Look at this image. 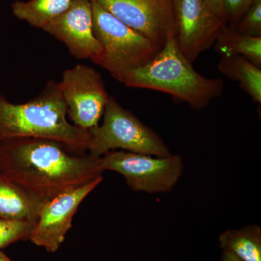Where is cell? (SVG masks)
<instances>
[{"label":"cell","instance_id":"d6986e66","mask_svg":"<svg viewBox=\"0 0 261 261\" xmlns=\"http://www.w3.org/2000/svg\"><path fill=\"white\" fill-rule=\"evenodd\" d=\"M255 0H223L227 27L235 28Z\"/></svg>","mask_w":261,"mask_h":261},{"label":"cell","instance_id":"277c9868","mask_svg":"<svg viewBox=\"0 0 261 261\" xmlns=\"http://www.w3.org/2000/svg\"><path fill=\"white\" fill-rule=\"evenodd\" d=\"M94 37L102 53L92 61L119 82L123 75L153 58L161 48L92 0Z\"/></svg>","mask_w":261,"mask_h":261},{"label":"cell","instance_id":"30bf717a","mask_svg":"<svg viewBox=\"0 0 261 261\" xmlns=\"http://www.w3.org/2000/svg\"><path fill=\"white\" fill-rule=\"evenodd\" d=\"M102 180L103 176H100L45 201L29 240L47 252H56L72 227L73 216L81 203Z\"/></svg>","mask_w":261,"mask_h":261},{"label":"cell","instance_id":"44dd1931","mask_svg":"<svg viewBox=\"0 0 261 261\" xmlns=\"http://www.w3.org/2000/svg\"><path fill=\"white\" fill-rule=\"evenodd\" d=\"M221 261H243L230 252L223 250Z\"/></svg>","mask_w":261,"mask_h":261},{"label":"cell","instance_id":"9c48e42d","mask_svg":"<svg viewBox=\"0 0 261 261\" xmlns=\"http://www.w3.org/2000/svg\"><path fill=\"white\" fill-rule=\"evenodd\" d=\"M130 29L161 48L176 37L171 0H93Z\"/></svg>","mask_w":261,"mask_h":261},{"label":"cell","instance_id":"7c38bea8","mask_svg":"<svg viewBox=\"0 0 261 261\" xmlns=\"http://www.w3.org/2000/svg\"><path fill=\"white\" fill-rule=\"evenodd\" d=\"M44 201L0 176V219L37 222Z\"/></svg>","mask_w":261,"mask_h":261},{"label":"cell","instance_id":"8992f818","mask_svg":"<svg viewBox=\"0 0 261 261\" xmlns=\"http://www.w3.org/2000/svg\"><path fill=\"white\" fill-rule=\"evenodd\" d=\"M104 171L121 174L135 192L149 194L172 191L181 177L184 162L178 154L157 157L123 150H113L100 158Z\"/></svg>","mask_w":261,"mask_h":261},{"label":"cell","instance_id":"ac0fdd59","mask_svg":"<svg viewBox=\"0 0 261 261\" xmlns=\"http://www.w3.org/2000/svg\"><path fill=\"white\" fill-rule=\"evenodd\" d=\"M235 29L238 32L261 37V0H255Z\"/></svg>","mask_w":261,"mask_h":261},{"label":"cell","instance_id":"9a60e30c","mask_svg":"<svg viewBox=\"0 0 261 261\" xmlns=\"http://www.w3.org/2000/svg\"><path fill=\"white\" fill-rule=\"evenodd\" d=\"M72 0H29L15 1L13 14L35 28L44 29L69 8Z\"/></svg>","mask_w":261,"mask_h":261},{"label":"cell","instance_id":"ffe728a7","mask_svg":"<svg viewBox=\"0 0 261 261\" xmlns=\"http://www.w3.org/2000/svg\"><path fill=\"white\" fill-rule=\"evenodd\" d=\"M205 1L211 8V10H212L218 16H219L220 18L223 19V20L226 22L224 2H223V0H205Z\"/></svg>","mask_w":261,"mask_h":261},{"label":"cell","instance_id":"8fae6325","mask_svg":"<svg viewBox=\"0 0 261 261\" xmlns=\"http://www.w3.org/2000/svg\"><path fill=\"white\" fill-rule=\"evenodd\" d=\"M43 30L63 42L76 59L92 60L102 53L93 32L92 0H72L69 8Z\"/></svg>","mask_w":261,"mask_h":261},{"label":"cell","instance_id":"3957f363","mask_svg":"<svg viewBox=\"0 0 261 261\" xmlns=\"http://www.w3.org/2000/svg\"><path fill=\"white\" fill-rule=\"evenodd\" d=\"M67 107L58 83L50 80L39 95L14 104L0 94V138L35 137L59 141L87 152L90 135L67 121Z\"/></svg>","mask_w":261,"mask_h":261},{"label":"cell","instance_id":"e0dca14e","mask_svg":"<svg viewBox=\"0 0 261 261\" xmlns=\"http://www.w3.org/2000/svg\"><path fill=\"white\" fill-rule=\"evenodd\" d=\"M35 224L0 219V250L17 242L29 240Z\"/></svg>","mask_w":261,"mask_h":261},{"label":"cell","instance_id":"5bb4252c","mask_svg":"<svg viewBox=\"0 0 261 261\" xmlns=\"http://www.w3.org/2000/svg\"><path fill=\"white\" fill-rule=\"evenodd\" d=\"M220 247L243 261H261V228L248 225L240 229H228L219 237Z\"/></svg>","mask_w":261,"mask_h":261},{"label":"cell","instance_id":"52a82bcc","mask_svg":"<svg viewBox=\"0 0 261 261\" xmlns=\"http://www.w3.org/2000/svg\"><path fill=\"white\" fill-rule=\"evenodd\" d=\"M58 85L73 125L87 132L99 126L111 97L97 70L76 65L63 72Z\"/></svg>","mask_w":261,"mask_h":261},{"label":"cell","instance_id":"2e32d148","mask_svg":"<svg viewBox=\"0 0 261 261\" xmlns=\"http://www.w3.org/2000/svg\"><path fill=\"white\" fill-rule=\"evenodd\" d=\"M214 44L221 56L243 57L260 68L261 37L247 35L226 25Z\"/></svg>","mask_w":261,"mask_h":261},{"label":"cell","instance_id":"5b68a950","mask_svg":"<svg viewBox=\"0 0 261 261\" xmlns=\"http://www.w3.org/2000/svg\"><path fill=\"white\" fill-rule=\"evenodd\" d=\"M88 132L90 140L87 152L92 157L101 158L118 149L157 157L172 154L158 134L113 97L105 108L102 124Z\"/></svg>","mask_w":261,"mask_h":261},{"label":"cell","instance_id":"6da1fadb","mask_svg":"<svg viewBox=\"0 0 261 261\" xmlns=\"http://www.w3.org/2000/svg\"><path fill=\"white\" fill-rule=\"evenodd\" d=\"M100 158L49 139L0 138V176L44 202L102 176Z\"/></svg>","mask_w":261,"mask_h":261},{"label":"cell","instance_id":"7402d4cb","mask_svg":"<svg viewBox=\"0 0 261 261\" xmlns=\"http://www.w3.org/2000/svg\"><path fill=\"white\" fill-rule=\"evenodd\" d=\"M0 261H12L10 260L9 257L7 256L4 253V252H2L0 250Z\"/></svg>","mask_w":261,"mask_h":261},{"label":"cell","instance_id":"7a4b0ae2","mask_svg":"<svg viewBox=\"0 0 261 261\" xmlns=\"http://www.w3.org/2000/svg\"><path fill=\"white\" fill-rule=\"evenodd\" d=\"M120 82L128 87L150 89L170 94L201 111L222 95L221 79L204 76L182 54L176 37L168 38L153 58L123 75Z\"/></svg>","mask_w":261,"mask_h":261},{"label":"cell","instance_id":"4fadbf2b","mask_svg":"<svg viewBox=\"0 0 261 261\" xmlns=\"http://www.w3.org/2000/svg\"><path fill=\"white\" fill-rule=\"evenodd\" d=\"M218 69L225 76L238 82L254 102L261 103V70L243 57L222 56Z\"/></svg>","mask_w":261,"mask_h":261},{"label":"cell","instance_id":"ba28073f","mask_svg":"<svg viewBox=\"0 0 261 261\" xmlns=\"http://www.w3.org/2000/svg\"><path fill=\"white\" fill-rule=\"evenodd\" d=\"M176 22V39L190 63L214 45L226 23L205 0H171Z\"/></svg>","mask_w":261,"mask_h":261}]
</instances>
